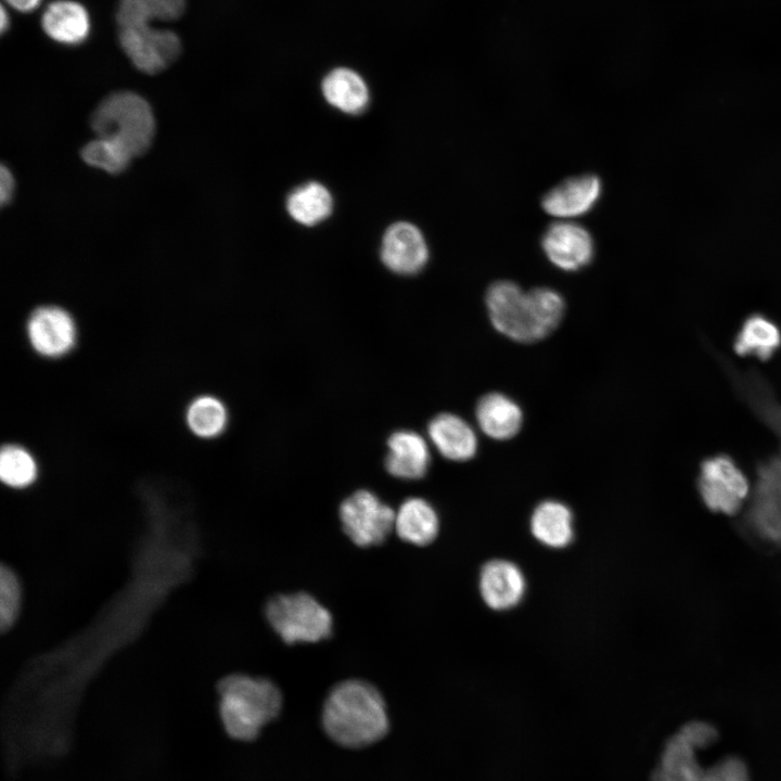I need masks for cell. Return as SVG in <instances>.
Masks as SVG:
<instances>
[{
    "instance_id": "obj_32",
    "label": "cell",
    "mask_w": 781,
    "mask_h": 781,
    "mask_svg": "<svg viewBox=\"0 0 781 781\" xmlns=\"http://www.w3.org/2000/svg\"><path fill=\"white\" fill-rule=\"evenodd\" d=\"M12 8L22 11L29 12L36 9L41 0H5Z\"/></svg>"
},
{
    "instance_id": "obj_1",
    "label": "cell",
    "mask_w": 781,
    "mask_h": 781,
    "mask_svg": "<svg viewBox=\"0 0 781 781\" xmlns=\"http://www.w3.org/2000/svg\"><path fill=\"white\" fill-rule=\"evenodd\" d=\"M321 725L336 745L358 750L380 742L389 731L386 703L380 691L361 679H348L329 692Z\"/></svg>"
},
{
    "instance_id": "obj_6",
    "label": "cell",
    "mask_w": 781,
    "mask_h": 781,
    "mask_svg": "<svg viewBox=\"0 0 781 781\" xmlns=\"http://www.w3.org/2000/svg\"><path fill=\"white\" fill-rule=\"evenodd\" d=\"M394 510L370 490L360 489L340 505L344 532L359 547L382 543L395 524Z\"/></svg>"
},
{
    "instance_id": "obj_13",
    "label": "cell",
    "mask_w": 781,
    "mask_h": 781,
    "mask_svg": "<svg viewBox=\"0 0 781 781\" xmlns=\"http://www.w3.org/2000/svg\"><path fill=\"white\" fill-rule=\"evenodd\" d=\"M602 194V182L592 174L571 177L550 189L541 199L542 209L567 220L588 214Z\"/></svg>"
},
{
    "instance_id": "obj_24",
    "label": "cell",
    "mask_w": 781,
    "mask_h": 781,
    "mask_svg": "<svg viewBox=\"0 0 781 781\" xmlns=\"http://www.w3.org/2000/svg\"><path fill=\"white\" fill-rule=\"evenodd\" d=\"M185 0H119L116 21L119 28L172 21L181 16Z\"/></svg>"
},
{
    "instance_id": "obj_4",
    "label": "cell",
    "mask_w": 781,
    "mask_h": 781,
    "mask_svg": "<svg viewBox=\"0 0 781 781\" xmlns=\"http://www.w3.org/2000/svg\"><path fill=\"white\" fill-rule=\"evenodd\" d=\"M95 136L113 139L135 156L151 146L156 121L150 103L132 91H116L105 97L90 117Z\"/></svg>"
},
{
    "instance_id": "obj_22",
    "label": "cell",
    "mask_w": 781,
    "mask_h": 781,
    "mask_svg": "<svg viewBox=\"0 0 781 781\" xmlns=\"http://www.w3.org/2000/svg\"><path fill=\"white\" fill-rule=\"evenodd\" d=\"M530 530L533 536L547 547H566L574 537L571 509L556 500L540 502L533 511Z\"/></svg>"
},
{
    "instance_id": "obj_2",
    "label": "cell",
    "mask_w": 781,
    "mask_h": 781,
    "mask_svg": "<svg viewBox=\"0 0 781 781\" xmlns=\"http://www.w3.org/2000/svg\"><path fill=\"white\" fill-rule=\"evenodd\" d=\"M485 302L492 327L518 343H533L548 336L565 311L562 299L553 291L542 286L524 291L510 280L490 284Z\"/></svg>"
},
{
    "instance_id": "obj_18",
    "label": "cell",
    "mask_w": 781,
    "mask_h": 781,
    "mask_svg": "<svg viewBox=\"0 0 781 781\" xmlns=\"http://www.w3.org/2000/svg\"><path fill=\"white\" fill-rule=\"evenodd\" d=\"M41 25L51 39L69 46L85 41L90 30L87 10L72 0L50 3L42 14Z\"/></svg>"
},
{
    "instance_id": "obj_7",
    "label": "cell",
    "mask_w": 781,
    "mask_h": 781,
    "mask_svg": "<svg viewBox=\"0 0 781 781\" xmlns=\"http://www.w3.org/2000/svg\"><path fill=\"white\" fill-rule=\"evenodd\" d=\"M697 487L704 504L710 511L726 515L739 512L750 492L747 478L726 456L712 457L703 462Z\"/></svg>"
},
{
    "instance_id": "obj_25",
    "label": "cell",
    "mask_w": 781,
    "mask_h": 781,
    "mask_svg": "<svg viewBox=\"0 0 781 781\" xmlns=\"http://www.w3.org/2000/svg\"><path fill=\"white\" fill-rule=\"evenodd\" d=\"M781 344V333L777 325L761 316L748 318L742 325L734 349L740 355L769 358Z\"/></svg>"
},
{
    "instance_id": "obj_8",
    "label": "cell",
    "mask_w": 781,
    "mask_h": 781,
    "mask_svg": "<svg viewBox=\"0 0 781 781\" xmlns=\"http://www.w3.org/2000/svg\"><path fill=\"white\" fill-rule=\"evenodd\" d=\"M119 43L133 66L150 75L166 69L181 51L176 33L151 25L119 28Z\"/></svg>"
},
{
    "instance_id": "obj_29",
    "label": "cell",
    "mask_w": 781,
    "mask_h": 781,
    "mask_svg": "<svg viewBox=\"0 0 781 781\" xmlns=\"http://www.w3.org/2000/svg\"><path fill=\"white\" fill-rule=\"evenodd\" d=\"M21 589L14 573L2 565L0 572V625L2 630L9 629L18 613Z\"/></svg>"
},
{
    "instance_id": "obj_15",
    "label": "cell",
    "mask_w": 781,
    "mask_h": 781,
    "mask_svg": "<svg viewBox=\"0 0 781 781\" xmlns=\"http://www.w3.org/2000/svg\"><path fill=\"white\" fill-rule=\"evenodd\" d=\"M427 436L436 450L451 461H468L478 448L474 428L461 417L444 412L427 424Z\"/></svg>"
},
{
    "instance_id": "obj_9",
    "label": "cell",
    "mask_w": 781,
    "mask_h": 781,
    "mask_svg": "<svg viewBox=\"0 0 781 781\" xmlns=\"http://www.w3.org/2000/svg\"><path fill=\"white\" fill-rule=\"evenodd\" d=\"M745 523L757 540L781 548V458L761 468Z\"/></svg>"
},
{
    "instance_id": "obj_31",
    "label": "cell",
    "mask_w": 781,
    "mask_h": 781,
    "mask_svg": "<svg viewBox=\"0 0 781 781\" xmlns=\"http://www.w3.org/2000/svg\"><path fill=\"white\" fill-rule=\"evenodd\" d=\"M0 179H1V187H0L1 205L5 206V205L10 204V202L12 201L14 191H15L14 176H13L12 171L10 170V168L7 167L5 165H1Z\"/></svg>"
},
{
    "instance_id": "obj_27",
    "label": "cell",
    "mask_w": 781,
    "mask_h": 781,
    "mask_svg": "<svg viewBox=\"0 0 781 781\" xmlns=\"http://www.w3.org/2000/svg\"><path fill=\"white\" fill-rule=\"evenodd\" d=\"M80 155L87 165L111 175L124 172L135 158L121 143L98 136L84 145Z\"/></svg>"
},
{
    "instance_id": "obj_28",
    "label": "cell",
    "mask_w": 781,
    "mask_h": 781,
    "mask_svg": "<svg viewBox=\"0 0 781 781\" xmlns=\"http://www.w3.org/2000/svg\"><path fill=\"white\" fill-rule=\"evenodd\" d=\"M37 463L34 456L24 447L8 444L0 452V477L10 487L23 488L37 477Z\"/></svg>"
},
{
    "instance_id": "obj_20",
    "label": "cell",
    "mask_w": 781,
    "mask_h": 781,
    "mask_svg": "<svg viewBox=\"0 0 781 781\" xmlns=\"http://www.w3.org/2000/svg\"><path fill=\"white\" fill-rule=\"evenodd\" d=\"M394 528L402 540L415 546H425L436 538L439 518L428 501L410 497L396 512Z\"/></svg>"
},
{
    "instance_id": "obj_17",
    "label": "cell",
    "mask_w": 781,
    "mask_h": 781,
    "mask_svg": "<svg viewBox=\"0 0 781 781\" xmlns=\"http://www.w3.org/2000/svg\"><path fill=\"white\" fill-rule=\"evenodd\" d=\"M475 417L481 431L496 440L514 437L523 424L521 407L502 393H488L477 401Z\"/></svg>"
},
{
    "instance_id": "obj_5",
    "label": "cell",
    "mask_w": 781,
    "mask_h": 781,
    "mask_svg": "<svg viewBox=\"0 0 781 781\" xmlns=\"http://www.w3.org/2000/svg\"><path fill=\"white\" fill-rule=\"evenodd\" d=\"M266 617L287 644L318 642L332 632L330 612L305 592L276 596L266 605Z\"/></svg>"
},
{
    "instance_id": "obj_11",
    "label": "cell",
    "mask_w": 781,
    "mask_h": 781,
    "mask_svg": "<svg viewBox=\"0 0 781 781\" xmlns=\"http://www.w3.org/2000/svg\"><path fill=\"white\" fill-rule=\"evenodd\" d=\"M26 331L34 350L48 358L66 355L77 338L76 324L71 313L54 305L36 308L27 319Z\"/></svg>"
},
{
    "instance_id": "obj_12",
    "label": "cell",
    "mask_w": 781,
    "mask_h": 781,
    "mask_svg": "<svg viewBox=\"0 0 781 781\" xmlns=\"http://www.w3.org/2000/svg\"><path fill=\"white\" fill-rule=\"evenodd\" d=\"M380 255L382 263L390 271L411 276L425 267L430 251L417 226L408 221H397L384 232Z\"/></svg>"
},
{
    "instance_id": "obj_30",
    "label": "cell",
    "mask_w": 781,
    "mask_h": 781,
    "mask_svg": "<svg viewBox=\"0 0 781 781\" xmlns=\"http://www.w3.org/2000/svg\"><path fill=\"white\" fill-rule=\"evenodd\" d=\"M680 732L696 750L712 745L717 739L716 729L703 721L689 722L680 729Z\"/></svg>"
},
{
    "instance_id": "obj_16",
    "label": "cell",
    "mask_w": 781,
    "mask_h": 781,
    "mask_svg": "<svg viewBox=\"0 0 781 781\" xmlns=\"http://www.w3.org/2000/svg\"><path fill=\"white\" fill-rule=\"evenodd\" d=\"M388 453L385 458L387 472L402 479L423 477L431 463V452L426 439L410 430H399L387 439Z\"/></svg>"
},
{
    "instance_id": "obj_26",
    "label": "cell",
    "mask_w": 781,
    "mask_h": 781,
    "mask_svg": "<svg viewBox=\"0 0 781 781\" xmlns=\"http://www.w3.org/2000/svg\"><path fill=\"white\" fill-rule=\"evenodd\" d=\"M185 422L197 437L214 438L226 430L228 411L217 397L202 395L193 399L187 408Z\"/></svg>"
},
{
    "instance_id": "obj_21",
    "label": "cell",
    "mask_w": 781,
    "mask_h": 781,
    "mask_svg": "<svg viewBox=\"0 0 781 781\" xmlns=\"http://www.w3.org/2000/svg\"><path fill=\"white\" fill-rule=\"evenodd\" d=\"M696 748L679 731L667 741L652 781H706V770L697 763Z\"/></svg>"
},
{
    "instance_id": "obj_3",
    "label": "cell",
    "mask_w": 781,
    "mask_h": 781,
    "mask_svg": "<svg viewBox=\"0 0 781 781\" xmlns=\"http://www.w3.org/2000/svg\"><path fill=\"white\" fill-rule=\"evenodd\" d=\"M219 716L226 733L238 741L256 740L282 708V694L270 680L231 675L218 684Z\"/></svg>"
},
{
    "instance_id": "obj_33",
    "label": "cell",
    "mask_w": 781,
    "mask_h": 781,
    "mask_svg": "<svg viewBox=\"0 0 781 781\" xmlns=\"http://www.w3.org/2000/svg\"><path fill=\"white\" fill-rule=\"evenodd\" d=\"M9 25V17L7 15L5 9L1 8V30L4 31Z\"/></svg>"
},
{
    "instance_id": "obj_23",
    "label": "cell",
    "mask_w": 781,
    "mask_h": 781,
    "mask_svg": "<svg viewBox=\"0 0 781 781\" xmlns=\"http://www.w3.org/2000/svg\"><path fill=\"white\" fill-rule=\"evenodd\" d=\"M286 210L296 222L312 227L329 218L333 210V197L322 183L308 181L287 194Z\"/></svg>"
},
{
    "instance_id": "obj_14",
    "label": "cell",
    "mask_w": 781,
    "mask_h": 781,
    "mask_svg": "<svg viewBox=\"0 0 781 781\" xmlns=\"http://www.w3.org/2000/svg\"><path fill=\"white\" fill-rule=\"evenodd\" d=\"M526 584L520 567L507 560L487 562L479 574V592L492 610L503 611L515 606L523 598Z\"/></svg>"
},
{
    "instance_id": "obj_19",
    "label": "cell",
    "mask_w": 781,
    "mask_h": 781,
    "mask_svg": "<svg viewBox=\"0 0 781 781\" xmlns=\"http://www.w3.org/2000/svg\"><path fill=\"white\" fill-rule=\"evenodd\" d=\"M321 90L329 104L349 115H358L369 105V89L363 78L355 71L338 67L322 80Z\"/></svg>"
},
{
    "instance_id": "obj_10",
    "label": "cell",
    "mask_w": 781,
    "mask_h": 781,
    "mask_svg": "<svg viewBox=\"0 0 781 781\" xmlns=\"http://www.w3.org/2000/svg\"><path fill=\"white\" fill-rule=\"evenodd\" d=\"M541 248L554 267L567 272L587 267L596 252L588 229L569 220L551 223L541 236Z\"/></svg>"
}]
</instances>
